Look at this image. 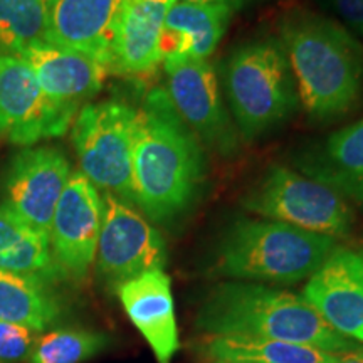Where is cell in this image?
<instances>
[{
    "instance_id": "cell-14",
    "label": "cell",
    "mask_w": 363,
    "mask_h": 363,
    "mask_svg": "<svg viewBox=\"0 0 363 363\" xmlns=\"http://www.w3.org/2000/svg\"><path fill=\"white\" fill-rule=\"evenodd\" d=\"M65 133L30 66L21 56L0 54V135L30 147Z\"/></svg>"
},
{
    "instance_id": "cell-18",
    "label": "cell",
    "mask_w": 363,
    "mask_h": 363,
    "mask_svg": "<svg viewBox=\"0 0 363 363\" xmlns=\"http://www.w3.org/2000/svg\"><path fill=\"white\" fill-rule=\"evenodd\" d=\"M177 0H128L113 43L110 71L142 76L162 62L160 35L169 9Z\"/></svg>"
},
{
    "instance_id": "cell-11",
    "label": "cell",
    "mask_w": 363,
    "mask_h": 363,
    "mask_svg": "<svg viewBox=\"0 0 363 363\" xmlns=\"http://www.w3.org/2000/svg\"><path fill=\"white\" fill-rule=\"evenodd\" d=\"M69 177V160L59 148L22 150L7 172L6 207L49 238L54 211Z\"/></svg>"
},
{
    "instance_id": "cell-1",
    "label": "cell",
    "mask_w": 363,
    "mask_h": 363,
    "mask_svg": "<svg viewBox=\"0 0 363 363\" xmlns=\"http://www.w3.org/2000/svg\"><path fill=\"white\" fill-rule=\"evenodd\" d=\"M206 153L194 131L153 88L136 110L131 197L150 220L172 222L190 211L206 182Z\"/></svg>"
},
{
    "instance_id": "cell-19",
    "label": "cell",
    "mask_w": 363,
    "mask_h": 363,
    "mask_svg": "<svg viewBox=\"0 0 363 363\" xmlns=\"http://www.w3.org/2000/svg\"><path fill=\"white\" fill-rule=\"evenodd\" d=\"M233 16V9L222 4L177 0L163 22L162 62L167 59H207L224 38Z\"/></svg>"
},
{
    "instance_id": "cell-26",
    "label": "cell",
    "mask_w": 363,
    "mask_h": 363,
    "mask_svg": "<svg viewBox=\"0 0 363 363\" xmlns=\"http://www.w3.org/2000/svg\"><path fill=\"white\" fill-rule=\"evenodd\" d=\"M352 34L363 40V0H326Z\"/></svg>"
},
{
    "instance_id": "cell-23",
    "label": "cell",
    "mask_w": 363,
    "mask_h": 363,
    "mask_svg": "<svg viewBox=\"0 0 363 363\" xmlns=\"http://www.w3.org/2000/svg\"><path fill=\"white\" fill-rule=\"evenodd\" d=\"M49 7L44 0H0V54L19 56L45 40Z\"/></svg>"
},
{
    "instance_id": "cell-13",
    "label": "cell",
    "mask_w": 363,
    "mask_h": 363,
    "mask_svg": "<svg viewBox=\"0 0 363 363\" xmlns=\"http://www.w3.org/2000/svg\"><path fill=\"white\" fill-rule=\"evenodd\" d=\"M303 299L342 337L363 343V252L337 247L308 279Z\"/></svg>"
},
{
    "instance_id": "cell-25",
    "label": "cell",
    "mask_w": 363,
    "mask_h": 363,
    "mask_svg": "<svg viewBox=\"0 0 363 363\" xmlns=\"http://www.w3.org/2000/svg\"><path fill=\"white\" fill-rule=\"evenodd\" d=\"M33 330L0 321V362H22L33 353Z\"/></svg>"
},
{
    "instance_id": "cell-5",
    "label": "cell",
    "mask_w": 363,
    "mask_h": 363,
    "mask_svg": "<svg viewBox=\"0 0 363 363\" xmlns=\"http://www.w3.org/2000/svg\"><path fill=\"white\" fill-rule=\"evenodd\" d=\"M224 89L235 128L244 140L269 133L296 111L299 98L279 39L242 43L225 59Z\"/></svg>"
},
{
    "instance_id": "cell-6",
    "label": "cell",
    "mask_w": 363,
    "mask_h": 363,
    "mask_svg": "<svg viewBox=\"0 0 363 363\" xmlns=\"http://www.w3.org/2000/svg\"><path fill=\"white\" fill-rule=\"evenodd\" d=\"M242 206L267 220L333 239L348 235L353 227L350 202L342 194L283 165H272L246 194Z\"/></svg>"
},
{
    "instance_id": "cell-15",
    "label": "cell",
    "mask_w": 363,
    "mask_h": 363,
    "mask_svg": "<svg viewBox=\"0 0 363 363\" xmlns=\"http://www.w3.org/2000/svg\"><path fill=\"white\" fill-rule=\"evenodd\" d=\"M128 0H54L45 43L84 54L110 71L113 43Z\"/></svg>"
},
{
    "instance_id": "cell-28",
    "label": "cell",
    "mask_w": 363,
    "mask_h": 363,
    "mask_svg": "<svg viewBox=\"0 0 363 363\" xmlns=\"http://www.w3.org/2000/svg\"><path fill=\"white\" fill-rule=\"evenodd\" d=\"M337 363H363V347H357L340 355Z\"/></svg>"
},
{
    "instance_id": "cell-2",
    "label": "cell",
    "mask_w": 363,
    "mask_h": 363,
    "mask_svg": "<svg viewBox=\"0 0 363 363\" xmlns=\"http://www.w3.org/2000/svg\"><path fill=\"white\" fill-rule=\"evenodd\" d=\"M298 98L313 121L338 120L363 98V44L345 26L294 11L279 26Z\"/></svg>"
},
{
    "instance_id": "cell-9",
    "label": "cell",
    "mask_w": 363,
    "mask_h": 363,
    "mask_svg": "<svg viewBox=\"0 0 363 363\" xmlns=\"http://www.w3.org/2000/svg\"><path fill=\"white\" fill-rule=\"evenodd\" d=\"M165 93L199 142L224 157L238 152L239 133L227 111L216 69L207 59H167Z\"/></svg>"
},
{
    "instance_id": "cell-22",
    "label": "cell",
    "mask_w": 363,
    "mask_h": 363,
    "mask_svg": "<svg viewBox=\"0 0 363 363\" xmlns=\"http://www.w3.org/2000/svg\"><path fill=\"white\" fill-rule=\"evenodd\" d=\"M61 315L49 284L0 269V321L44 331Z\"/></svg>"
},
{
    "instance_id": "cell-8",
    "label": "cell",
    "mask_w": 363,
    "mask_h": 363,
    "mask_svg": "<svg viewBox=\"0 0 363 363\" xmlns=\"http://www.w3.org/2000/svg\"><path fill=\"white\" fill-rule=\"evenodd\" d=\"M101 197L103 219L94 259L104 283L116 289L143 272L163 269L167 246L162 234L133 203L111 194Z\"/></svg>"
},
{
    "instance_id": "cell-24",
    "label": "cell",
    "mask_w": 363,
    "mask_h": 363,
    "mask_svg": "<svg viewBox=\"0 0 363 363\" xmlns=\"http://www.w3.org/2000/svg\"><path fill=\"white\" fill-rule=\"evenodd\" d=\"M110 343L104 333L88 330H54L34 345L33 363H83Z\"/></svg>"
},
{
    "instance_id": "cell-29",
    "label": "cell",
    "mask_w": 363,
    "mask_h": 363,
    "mask_svg": "<svg viewBox=\"0 0 363 363\" xmlns=\"http://www.w3.org/2000/svg\"><path fill=\"white\" fill-rule=\"evenodd\" d=\"M44 2H45V4H48V7H49V6H51V4L54 2V0H44Z\"/></svg>"
},
{
    "instance_id": "cell-10",
    "label": "cell",
    "mask_w": 363,
    "mask_h": 363,
    "mask_svg": "<svg viewBox=\"0 0 363 363\" xmlns=\"http://www.w3.org/2000/svg\"><path fill=\"white\" fill-rule=\"evenodd\" d=\"M103 197L81 172L71 174L54 211L49 244L62 278L84 279L96 257Z\"/></svg>"
},
{
    "instance_id": "cell-16",
    "label": "cell",
    "mask_w": 363,
    "mask_h": 363,
    "mask_svg": "<svg viewBox=\"0 0 363 363\" xmlns=\"http://www.w3.org/2000/svg\"><path fill=\"white\" fill-rule=\"evenodd\" d=\"M126 315L143 335L158 363H170L179 350V328L170 278L153 269L125 281L115 289Z\"/></svg>"
},
{
    "instance_id": "cell-17",
    "label": "cell",
    "mask_w": 363,
    "mask_h": 363,
    "mask_svg": "<svg viewBox=\"0 0 363 363\" xmlns=\"http://www.w3.org/2000/svg\"><path fill=\"white\" fill-rule=\"evenodd\" d=\"M293 163L299 174L363 206V118L299 148Z\"/></svg>"
},
{
    "instance_id": "cell-4",
    "label": "cell",
    "mask_w": 363,
    "mask_h": 363,
    "mask_svg": "<svg viewBox=\"0 0 363 363\" xmlns=\"http://www.w3.org/2000/svg\"><path fill=\"white\" fill-rule=\"evenodd\" d=\"M337 247V239L283 222L239 219L222 234L216 271L247 283L296 284L310 279Z\"/></svg>"
},
{
    "instance_id": "cell-12",
    "label": "cell",
    "mask_w": 363,
    "mask_h": 363,
    "mask_svg": "<svg viewBox=\"0 0 363 363\" xmlns=\"http://www.w3.org/2000/svg\"><path fill=\"white\" fill-rule=\"evenodd\" d=\"M19 56L34 71L45 101L66 130L83 104L101 89L110 72L84 54L66 51L45 40L30 44Z\"/></svg>"
},
{
    "instance_id": "cell-20",
    "label": "cell",
    "mask_w": 363,
    "mask_h": 363,
    "mask_svg": "<svg viewBox=\"0 0 363 363\" xmlns=\"http://www.w3.org/2000/svg\"><path fill=\"white\" fill-rule=\"evenodd\" d=\"M0 269L52 284L62 278L49 238L0 206Z\"/></svg>"
},
{
    "instance_id": "cell-7",
    "label": "cell",
    "mask_w": 363,
    "mask_h": 363,
    "mask_svg": "<svg viewBox=\"0 0 363 363\" xmlns=\"http://www.w3.org/2000/svg\"><path fill=\"white\" fill-rule=\"evenodd\" d=\"M135 120L136 108L111 99L84 104L72 123L81 174L98 190L130 203Z\"/></svg>"
},
{
    "instance_id": "cell-27",
    "label": "cell",
    "mask_w": 363,
    "mask_h": 363,
    "mask_svg": "<svg viewBox=\"0 0 363 363\" xmlns=\"http://www.w3.org/2000/svg\"><path fill=\"white\" fill-rule=\"evenodd\" d=\"M185 2H202V4H222V6L230 7L233 11H239V9L246 7L247 4L254 2V0H185Z\"/></svg>"
},
{
    "instance_id": "cell-3",
    "label": "cell",
    "mask_w": 363,
    "mask_h": 363,
    "mask_svg": "<svg viewBox=\"0 0 363 363\" xmlns=\"http://www.w3.org/2000/svg\"><path fill=\"white\" fill-rule=\"evenodd\" d=\"M195 321L211 337L279 340L331 353L358 347L331 330L303 296L247 281H229L212 288Z\"/></svg>"
},
{
    "instance_id": "cell-21",
    "label": "cell",
    "mask_w": 363,
    "mask_h": 363,
    "mask_svg": "<svg viewBox=\"0 0 363 363\" xmlns=\"http://www.w3.org/2000/svg\"><path fill=\"white\" fill-rule=\"evenodd\" d=\"M206 353L216 363H337L342 353L279 340L211 337Z\"/></svg>"
}]
</instances>
